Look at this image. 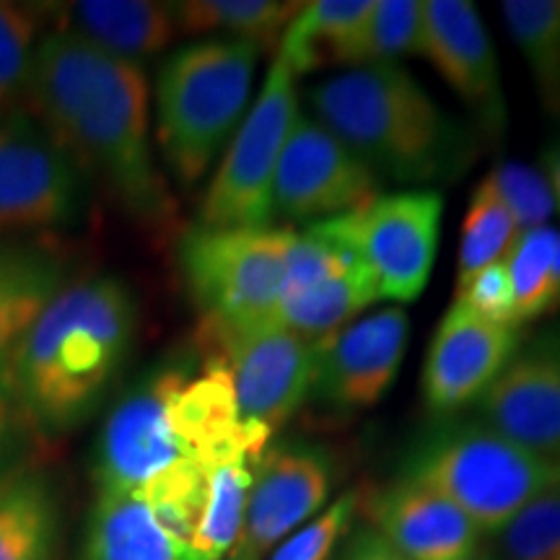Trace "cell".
Segmentation results:
<instances>
[{
    "mask_svg": "<svg viewBox=\"0 0 560 560\" xmlns=\"http://www.w3.org/2000/svg\"><path fill=\"white\" fill-rule=\"evenodd\" d=\"M509 560H560V482L545 488L501 529Z\"/></svg>",
    "mask_w": 560,
    "mask_h": 560,
    "instance_id": "32",
    "label": "cell"
},
{
    "mask_svg": "<svg viewBox=\"0 0 560 560\" xmlns=\"http://www.w3.org/2000/svg\"><path fill=\"white\" fill-rule=\"evenodd\" d=\"M66 19L60 30L136 66L170 47L179 34L172 3L151 0H83L68 5Z\"/></svg>",
    "mask_w": 560,
    "mask_h": 560,
    "instance_id": "19",
    "label": "cell"
},
{
    "mask_svg": "<svg viewBox=\"0 0 560 560\" xmlns=\"http://www.w3.org/2000/svg\"><path fill=\"white\" fill-rule=\"evenodd\" d=\"M270 436L249 429L236 408L226 363L213 355L153 371L117 402L96 446L100 493L143 495L226 457L257 462Z\"/></svg>",
    "mask_w": 560,
    "mask_h": 560,
    "instance_id": "2",
    "label": "cell"
},
{
    "mask_svg": "<svg viewBox=\"0 0 560 560\" xmlns=\"http://www.w3.org/2000/svg\"><path fill=\"white\" fill-rule=\"evenodd\" d=\"M374 529L405 560H470L480 529L450 499L402 480L369 503Z\"/></svg>",
    "mask_w": 560,
    "mask_h": 560,
    "instance_id": "18",
    "label": "cell"
},
{
    "mask_svg": "<svg viewBox=\"0 0 560 560\" xmlns=\"http://www.w3.org/2000/svg\"><path fill=\"white\" fill-rule=\"evenodd\" d=\"M355 511H359V495H340L330 509L322 511L317 520H312L306 527L293 532L289 540L280 542L270 560H327L340 537L353 524Z\"/></svg>",
    "mask_w": 560,
    "mask_h": 560,
    "instance_id": "34",
    "label": "cell"
},
{
    "mask_svg": "<svg viewBox=\"0 0 560 560\" xmlns=\"http://www.w3.org/2000/svg\"><path fill=\"white\" fill-rule=\"evenodd\" d=\"M62 285L58 255L37 244L0 242V361Z\"/></svg>",
    "mask_w": 560,
    "mask_h": 560,
    "instance_id": "20",
    "label": "cell"
},
{
    "mask_svg": "<svg viewBox=\"0 0 560 560\" xmlns=\"http://www.w3.org/2000/svg\"><path fill=\"white\" fill-rule=\"evenodd\" d=\"M501 16L527 60L545 112L560 117V0H506Z\"/></svg>",
    "mask_w": 560,
    "mask_h": 560,
    "instance_id": "27",
    "label": "cell"
},
{
    "mask_svg": "<svg viewBox=\"0 0 560 560\" xmlns=\"http://www.w3.org/2000/svg\"><path fill=\"white\" fill-rule=\"evenodd\" d=\"M516 327L495 325L454 304L433 332L423 366V397L431 412L452 416L478 402L509 366Z\"/></svg>",
    "mask_w": 560,
    "mask_h": 560,
    "instance_id": "16",
    "label": "cell"
},
{
    "mask_svg": "<svg viewBox=\"0 0 560 560\" xmlns=\"http://www.w3.org/2000/svg\"><path fill=\"white\" fill-rule=\"evenodd\" d=\"M520 231L511 219V213L503 208V202L495 198L493 190L480 182L475 187L470 208H467L465 226H462L459 257H457V291L488 265L501 262L509 255L511 244L516 242Z\"/></svg>",
    "mask_w": 560,
    "mask_h": 560,
    "instance_id": "30",
    "label": "cell"
},
{
    "mask_svg": "<svg viewBox=\"0 0 560 560\" xmlns=\"http://www.w3.org/2000/svg\"><path fill=\"white\" fill-rule=\"evenodd\" d=\"M482 182L509 210L520 234L548 226L556 200H552L550 185L542 172L520 164V161H501Z\"/></svg>",
    "mask_w": 560,
    "mask_h": 560,
    "instance_id": "33",
    "label": "cell"
},
{
    "mask_svg": "<svg viewBox=\"0 0 560 560\" xmlns=\"http://www.w3.org/2000/svg\"><path fill=\"white\" fill-rule=\"evenodd\" d=\"M24 107L132 219L145 226L170 219L172 198L151 151L143 68L52 30L34 50Z\"/></svg>",
    "mask_w": 560,
    "mask_h": 560,
    "instance_id": "1",
    "label": "cell"
},
{
    "mask_svg": "<svg viewBox=\"0 0 560 560\" xmlns=\"http://www.w3.org/2000/svg\"><path fill=\"white\" fill-rule=\"evenodd\" d=\"M223 560H260V558H257V556H252V552H249V550H244L242 545H236V548L231 550L229 556L223 558Z\"/></svg>",
    "mask_w": 560,
    "mask_h": 560,
    "instance_id": "39",
    "label": "cell"
},
{
    "mask_svg": "<svg viewBox=\"0 0 560 560\" xmlns=\"http://www.w3.org/2000/svg\"><path fill=\"white\" fill-rule=\"evenodd\" d=\"M408 480L450 499L480 532H501L532 499L560 482V465L488 425H467L425 446Z\"/></svg>",
    "mask_w": 560,
    "mask_h": 560,
    "instance_id": "6",
    "label": "cell"
},
{
    "mask_svg": "<svg viewBox=\"0 0 560 560\" xmlns=\"http://www.w3.org/2000/svg\"><path fill=\"white\" fill-rule=\"evenodd\" d=\"M380 177L314 117L291 125L272 182V213L325 221L376 198Z\"/></svg>",
    "mask_w": 560,
    "mask_h": 560,
    "instance_id": "12",
    "label": "cell"
},
{
    "mask_svg": "<svg viewBox=\"0 0 560 560\" xmlns=\"http://www.w3.org/2000/svg\"><path fill=\"white\" fill-rule=\"evenodd\" d=\"M342 560H405L374 527H363L348 542Z\"/></svg>",
    "mask_w": 560,
    "mask_h": 560,
    "instance_id": "37",
    "label": "cell"
},
{
    "mask_svg": "<svg viewBox=\"0 0 560 560\" xmlns=\"http://www.w3.org/2000/svg\"><path fill=\"white\" fill-rule=\"evenodd\" d=\"M423 47V3L418 0H374L369 19L350 39L340 66H400Z\"/></svg>",
    "mask_w": 560,
    "mask_h": 560,
    "instance_id": "29",
    "label": "cell"
},
{
    "mask_svg": "<svg viewBox=\"0 0 560 560\" xmlns=\"http://www.w3.org/2000/svg\"><path fill=\"white\" fill-rule=\"evenodd\" d=\"M39 39L37 13L30 5L0 0V115L26 104Z\"/></svg>",
    "mask_w": 560,
    "mask_h": 560,
    "instance_id": "31",
    "label": "cell"
},
{
    "mask_svg": "<svg viewBox=\"0 0 560 560\" xmlns=\"http://www.w3.org/2000/svg\"><path fill=\"white\" fill-rule=\"evenodd\" d=\"M408 335V314L397 306L350 322L319 342L314 395L335 410L374 408L402 366Z\"/></svg>",
    "mask_w": 560,
    "mask_h": 560,
    "instance_id": "15",
    "label": "cell"
},
{
    "mask_svg": "<svg viewBox=\"0 0 560 560\" xmlns=\"http://www.w3.org/2000/svg\"><path fill=\"white\" fill-rule=\"evenodd\" d=\"M558 353H560V350H558Z\"/></svg>",
    "mask_w": 560,
    "mask_h": 560,
    "instance_id": "41",
    "label": "cell"
},
{
    "mask_svg": "<svg viewBox=\"0 0 560 560\" xmlns=\"http://www.w3.org/2000/svg\"><path fill=\"white\" fill-rule=\"evenodd\" d=\"M314 120L376 177L400 185L457 179L472 164V136L400 66L350 68L310 89Z\"/></svg>",
    "mask_w": 560,
    "mask_h": 560,
    "instance_id": "4",
    "label": "cell"
},
{
    "mask_svg": "<svg viewBox=\"0 0 560 560\" xmlns=\"http://www.w3.org/2000/svg\"><path fill=\"white\" fill-rule=\"evenodd\" d=\"M374 301H380L374 278L355 260L342 272H335L310 289L280 299L278 325L301 338L322 342L355 322V317Z\"/></svg>",
    "mask_w": 560,
    "mask_h": 560,
    "instance_id": "22",
    "label": "cell"
},
{
    "mask_svg": "<svg viewBox=\"0 0 560 560\" xmlns=\"http://www.w3.org/2000/svg\"><path fill=\"white\" fill-rule=\"evenodd\" d=\"M475 405L490 431L560 465V353L511 359Z\"/></svg>",
    "mask_w": 560,
    "mask_h": 560,
    "instance_id": "17",
    "label": "cell"
},
{
    "mask_svg": "<svg viewBox=\"0 0 560 560\" xmlns=\"http://www.w3.org/2000/svg\"><path fill=\"white\" fill-rule=\"evenodd\" d=\"M441 79L457 96L488 138L499 140L506 130V100L495 47L478 11L467 0H429L423 3V47Z\"/></svg>",
    "mask_w": 560,
    "mask_h": 560,
    "instance_id": "14",
    "label": "cell"
},
{
    "mask_svg": "<svg viewBox=\"0 0 560 560\" xmlns=\"http://www.w3.org/2000/svg\"><path fill=\"white\" fill-rule=\"evenodd\" d=\"M136 335L122 280L66 283L3 359L5 380L34 429L62 433L100 408Z\"/></svg>",
    "mask_w": 560,
    "mask_h": 560,
    "instance_id": "3",
    "label": "cell"
},
{
    "mask_svg": "<svg viewBox=\"0 0 560 560\" xmlns=\"http://www.w3.org/2000/svg\"><path fill=\"white\" fill-rule=\"evenodd\" d=\"M444 198L433 187L376 195L361 208L314 221L374 278L380 299L410 304L429 285L436 260Z\"/></svg>",
    "mask_w": 560,
    "mask_h": 560,
    "instance_id": "8",
    "label": "cell"
},
{
    "mask_svg": "<svg viewBox=\"0 0 560 560\" xmlns=\"http://www.w3.org/2000/svg\"><path fill=\"white\" fill-rule=\"evenodd\" d=\"M30 425H32L30 418H26L24 410H21L11 384L5 380L3 361H0V462L11 457Z\"/></svg>",
    "mask_w": 560,
    "mask_h": 560,
    "instance_id": "36",
    "label": "cell"
},
{
    "mask_svg": "<svg viewBox=\"0 0 560 560\" xmlns=\"http://www.w3.org/2000/svg\"><path fill=\"white\" fill-rule=\"evenodd\" d=\"M299 117L293 73L276 52L260 96L244 115L229 143L226 156L213 174L200 206V223L206 229H257L270 226L272 182Z\"/></svg>",
    "mask_w": 560,
    "mask_h": 560,
    "instance_id": "9",
    "label": "cell"
},
{
    "mask_svg": "<svg viewBox=\"0 0 560 560\" xmlns=\"http://www.w3.org/2000/svg\"><path fill=\"white\" fill-rule=\"evenodd\" d=\"M58 511L34 475H0V560H55Z\"/></svg>",
    "mask_w": 560,
    "mask_h": 560,
    "instance_id": "26",
    "label": "cell"
},
{
    "mask_svg": "<svg viewBox=\"0 0 560 560\" xmlns=\"http://www.w3.org/2000/svg\"><path fill=\"white\" fill-rule=\"evenodd\" d=\"M457 304L472 312L475 317L495 322V325L514 327V289H511V278L506 262L488 265L478 276H472L457 291Z\"/></svg>",
    "mask_w": 560,
    "mask_h": 560,
    "instance_id": "35",
    "label": "cell"
},
{
    "mask_svg": "<svg viewBox=\"0 0 560 560\" xmlns=\"http://www.w3.org/2000/svg\"><path fill=\"white\" fill-rule=\"evenodd\" d=\"M542 166H545V179H548L552 200H556V208L560 210V136L552 140L542 156Z\"/></svg>",
    "mask_w": 560,
    "mask_h": 560,
    "instance_id": "38",
    "label": "cell"
},
{
    "mask_svg": "<svg viewBox=\"0 0 560 560\" xmlns=\"http://www.w3.org/2000/svg\"><path fill=\"white\" fill-rule=\"evenodd\" d=\"M335 465L322 446L280 444L252 470L247 520L240 545L262 560L268 550L306 527L332 493Z\"/></svg>",
    "mask_w": 560,
    "mask_h": 560,
    "instance_id": "13",
    "label": "cell"
},
{
    "mask_svg": "<svg viewBox=\"0 0 560 560\" xmlns=\"http://www.w3.org/2000/svg\"><path fill=\"white\" fill-rule=\"evenodd\" d=\"M470 560H482V558H470Z\"/></svg>",
    "mask_w": 560,
    "mask_h": 560,
    "instance_id": "40",
    "label": "cell"
},
{
    "mask_svg": "<svg viewBox=\"0 0 560 560\" xmlns=\"http://www.w3.org/2000/svg\"><path fill=\"white\" fill-rule=\"evenodd\" d=\"M260 50L202 39L164 60L156 79V140L182 187L202 179L247 109Z\"/></svg>",
    "mask_w": 560,
    "mask_h": 560,
    "instance_id": "5",
    "label": "cell"
},
{
    "mask_svg": "<svg viewBox=\"0 0 560 560\" xmlns=\"http://www.w3.org/2000/svg\"><path fill=\"white\" fill-rule=\"evenodd\" d=\"M289 229L195 226L179 244L187 289L210 327L278 322Z\"/></svg>",
    "mask_w": 560,
    "mask_h": 560,
    "instance_id": "7",
    "label": "cell"
},
{
    "mask_svg": "<svg viewBox=\"0 0 560 560\" xmlns=\"http://www.w3.org/2000/svg\"><path fill=\"white\" fill-rule=\"evenodd\" d=\"M374 0H317L304 3L299 16L291 21L283 39L278 45V55L296 75L312 70L340 66L350 39L369 19Z\"/></svg>",
    "mask_w": 560,
    "mask_h": 560,
    "instance_id": "23",
    "label": "cell"
},
{
    "mask_svg": "<svg viewBox=\"0 0 560 560\" xmlns=\"http://www.w3.org/2000/svg\"><path fill=\"white\" fill-rule=\"evenodd\" d=\"M506 262L514 289V327L560 306V231L540 226L524 231L511 244Z\"/></svg>",
    "mask_w": 560,
    "mask_h": 560,
    "instance_id": "28",
    "label": "cell"
},
{
    "mask_svg": "<svg viewBox=\"0 0 560 560\" xmlns=\"http://www.w3.org/2000/svg\"><path fill=\"white\" fill-rule=\"evenodd\" d=\"M208 335L231 374L242 420L272 439L314 392L319 342L278 322L242 330L208 325Z\"/></svg>",
    "mask_w": 560,
    "mask_h": 560,
    "instance_id": "10",
    "label": "cell"
},
{
    "mask_svg": "<svg viewBox=\"0 0 560 560\" xmlns=\"http://www.w3.org/2000/svg\"><path fill=\"white\" fill-rule=\"evenodd\" d=\"M179 32L223 34L257 50H278L280 39L304 3L293 0H185L172 3Z\"/></svg>",
    "mask_w": 560,
    "mask_h": 560,
    "instance_id": "24",
    "label": "cell"
},
{
    "mask_svg": "<svg viewBox=\"0 0 560 560\" xmlns=\"http://www.w3.org/2000/svg\"><path fill=\"white\" fill-rule=\"evenodd\" d=\"M83 210V172L30 109L0 115V234L70 226Z\"/></svg>",
    "mask_w": 560,
    "mask_h": 560,
    "instance_id": "11",
    "label": "cell"
},
{
    "mask_svg": "<svg viewBox=\"0 0 560 560\" xmlns=\"http://www.w3.org/2000/svg\"><path fill=\"white\" fill-rule=\"evenodd\" d=\"M83 560H179V552L140 495L100 493L89 516Z\"/></svg>",
    "mask_w": 560,
    "mask_h": 560,
    "instance_id": "21",
    "label": "cell"
},
{
    "mask_svg": "<svg viewBox=\"0 0 560 560\" xmlns=\"http://www.w3.org/2000/svg\"><path fill=\"white\" fill-rule=\"evenodd\" d=\"M255 465L247 457H226L210 467L200 520L185 560H223L240 545Z\"/></svg>",
    "mask_w": 560,
    "mask_h": 560,
    "instance_id": "25",
    "label": "cell"
}]
</instances>
